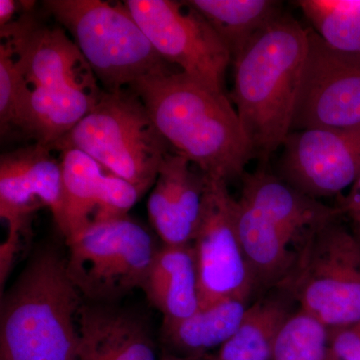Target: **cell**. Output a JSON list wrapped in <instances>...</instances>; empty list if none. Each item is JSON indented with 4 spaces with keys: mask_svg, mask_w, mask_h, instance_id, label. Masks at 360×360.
I'll return each instance as SVG.
<instances>
[{
    "mask_svg": "<svg viewBox=\"0 0 360 360\" xmlns=\"http://www.w3.org/2000/svg\"><path fill=\"white\" fill-rule=\"evenodd\" d=\"M129 89L141 98L174 153L202 174L225 181L245 174L255 156L224 91L174 70L142 78Z\"/></svg>",
    "mask_w": 360,
    "mask_h": 360,
    "instance_id": "obj_1",
    "label": "cell"
},
{
    "mask_svg": "<svg viewBox=\"0 0 360 360\" xmlns=\"http://www.w3.org/2000/svg\"><path fill=\"white\" fill-rule=\"evenodd\" d=\"M307 46V28L283 13L232 59L231 98L253 156L262 161L291 132Z\"/></svg>",
    "mask_w": 360,
    "mask_h": 360,
    "instance_id": "obj_2",
    "label": "cell"
},
{
    "mask_svg": "<svg viewBox=\"0 0 360 360\" xmlns=\"http://www.w3.org/2000/svg\"><path fill=\"white\" fill-rule=\"evenodd\" d=\"M341 213L264 168L243 174L236 225L257 290L281 286L310 239Z\"/></svg>",
    "mask_w": 360,
    "mask_h": 360,
    "instance_id": "obj_3",
    "label": "cell"
},
{
    "mask_svg": "<svg viewBox=\"0 0 360 360\" xmlns=\"http://www.w3.org/2000/svg\"><path fill=\"white\" fill-rule=\"evenodd\" d=\"M82 293L66 258L33 255L1 302V360H77Z\"/></svg>",
    "mask_w": 360,
    "mask_h": 360,
    "instance_id": "obj_4",
    "label": "cell"
},
{
    "mask_svg": "<svg viewBox=\"0 0 360 360\" xmlns=\"http://www.w3.org/2000/svg\"><path fill=\"white\" fill-rule=\"evenodd\" d=\"M44 6L70 32L105 91L129 89L142 78L172 71L124 2L46 0Z\"/></svg>",
    "mask_w": 360,
    "mask_h": 360,
    "instance_id": "obj_5",
    "label": "cell"
},
{
    "mask_svg": "<svg viewBox=\"0 0 360 360\" xmlns=\"http://www.w3.org/2000/svg\"><path fill=\"white\" fill-rule=\"evenodd\" d=\"M169 148L141 98L124 89L103 91L53 149L77 148L144 193L155 184Z\"/></svg>",
    "mask_w": 360,
    "mask_h": 360,
    "instance_id": "obj_6",
    "label": "cell"
},
{
    "mask_svg": "<svg viewBox=\"0 0 360 360\" xmlns=\"http://www.w3.org/2000/svg\"><path fill=\"white\" fill-rule=\"evenodd\" d=\"M276 290L328 329L360 321L359 238L336 221L322 227Z\"/></svg>",
    "mask_w": 360,
    "mask_h": 360,
    "instance_id": "obj_7",
    "label": "cell"
},
{
    "mask_svg": "<svg viewBox=\"0 0 360 360\" xmlns=\"http://www.w3.org/2000/svg\"><path fill=\"white\" fill-rule=\"evenodd\" d=\"M68 272L89 300H116L141 288L158 255L155 238L129 217L89 225L66 239Z\"/></svg>",
    "mask_w": 360,
    "mask_h": 360,
    "instance_id": "obj_8",
    "label": "cell"
},
{
    "mask_svg": "<svg viewBox=\"0 0 360 360\" xmlns=\"http://www.w3.org/2000/svg\"><path fill=\"white\" fill-rule=\"evenodd\" d=\"M205 177L200 221L191 243L200 307L224 300L248 302L257 286L239 239L236 198L229 193L227 181Z\"/></svg>",
    "mask_w": 360,
    "mask_h": 360,
    "instance_id": "obj_9",
    "label": "cell"
},
{
    "mask_svg": "<svg viewBox=\"0 0 360 360\" xmlns=\"http://www.w3.org/2000/svg\"><path fill=\"white\" fill-rule=\"evenodd\" d=\"M124 4L167 63L196 82L224 91L231 56L200 13L186 1L127 0Z\"/></svg>",
    "mask_w": 360,
    "mask_h": 360,
    "instance_id": "obj_10",
    "label": "cell"
},
{
    "mask_svg": "<svg viewBox=\"0 0 360 360\" xmlns=\"http://www.w3.org/2000/svg\"><path fill=\"white\" fill-rule=\"evenodd\" d=\"M0 34V45L11 54L18 72L16 96L32 89L101 90L65 28L45 25L32 11H23L18 20L1 27Z\"/></svg>",
    "mask_w": 360,
    "mask_h": 360,
    "instance_id": "obj_11",
    "label": "cell"
},
{
    "mask_svg": "<svg viewBox=\"0 0 360 360\" xmlns=\"http://www.w3.org/2000/svg\"><path fill=\"white\" fill-rule=\"evenodd\" d=\"M309 46L291 131L360 125V65L340 58L307 28Z\"/></svg>",
    "mask_w": 360,
    "mask_h": 360,
    "instance_id": "obj_12",
    "label": "cell"
},
{
    "mask_svg": "<svg viewBox=\"0 0 360 360\" xmlns=\"http://www.w3.org/2000/svg\"><path fill=\"white\" fill-rule=\"evenodd\" d=\"M281 158V179L317 198L352 187L360 175V125L291 131Z\"/></svg>",
    "mask_w": 360,
    "mask_h": 360,
    "instance_id": "obj_13",
    "label": "cell"
},
{
    "mask_svg": "<svg viewBox=\"0 0 360 360\" xmlns=\"http://www.w3.org/2000/svg\"><path fill=\"white\" fill-rule=\"evenodd\" d=\"M51 150L35 142L0 158V217L8 224V231L22 233L40 206L49 208L60 226L65 206L63 167Z\"/></svg>",
    "mask_w": 360,
    "mask_h": 360,
    "instance_id": "obj_14",
    "label": "cell"
},
{
    "mask_svg": "<svg viewBox=\"0 0 360 360\" xmlns=\"http://www.w3.org/2000/svg\"><path fill=\"white\" fill-rule=\"evenodd\" d=\"M63 174V222L65 239L89 225L129 217L142 195L136 186L112 174L77 148L61 149Z\"/></svg>",
    "mask_w": 360,
    "mask_h": 360,
    "instance_id": "obj_15",
    "label": "cell"
},
{
    "mask_svg": "<svg viewBox=\"0 0 360 360\" xmlns=\"http://www.w3.org/2000/svg\"><path fill=\"white\" fill-rule=\"evenodd\" d=\"M191 165L184 156L170 153L149 195V219L165 245H191L200 221L205 177Z\"/></svg>",
    "mask_w": 360,
    "mask_h": 360,
    "instance_id": "obj_16",
    "label": "cell"
},
{
    "mask_svg": "<svg viewBox=\"0 0 360 360\" xmlns=\"http://www.w3.org/2000/svg\"><path fill=\"white\" fill-rule=\"evenodd\" d=\"M77 360H158L141 321L99 305H82L77 317Z\"/></svg>",
    "mask_w": 360,
    "mask_h": 360,
    "instance_id": "obj_17",
    "label": "cell"
},
{
    "mask_svg": "<svg viewBox=\"0 0 360 360\" xmlns=\"http://www.w3.org/2000/svg\"><path fill=\"white\" fill-rule=\"evenodd\" d=\"M141 290L163 319L177 321L198 311V276L193 245L160 246Z\"/></svg>",
    "mask_w": 360,
    "mask_h": 360,
    "instance_id": "obj_18",
    "label": "cell"
},
{
    "mask_svg": "<svg viewBox=\"0 0 360 360\" xmlns=\"http://www.w3.org/2000/svg\"><path fill=\"white\" fill-rule=\"evenodd\" d=\"M248 307V302L224 300L200 307L186 319H163L161 336L169 348L168 354L196 359L221 347L238 330Z\"/></svg>",
    "mask_w": 360,
    "mask_h": 360,
    "instance_id": "obj_19",
    "label": "cell"
},
{
    "mask_svg": "<svg viewBox=\"0 0 360 360\" xmlns=\"http://www.w3.org/2000/svg\"><path fill=\"white\" fill-rule=\"evenodd\" d=\"M281 292L248 305L238 330L219 348L217 359L271 360L277 336L295 312L291 309L295 302Z\"/></svg>",
    "mask_w": 360,
    "mask_h": 360,
    "instance_id": "obj_20",
    "label": "cell"
},
{
    "mask_svg": "<svg viewBox=\"0 0 360 360\" xmlns=\"http://www.w3.org/2000/svg\"><path fill=\"white\" fill-rule=\"evenodd\" d=\"M222 40L232 59L260 30L281 14L274 0H189Z\"/></svg>",
    "mask_w": 360,
    "mask_h": 360,
    "instance_id": "obj_21",
    "label": "cell"
},
{
    "mask_svg": "<svg viewBox=\"0 0 360 360\" xmlns=\"http://www.w3.org/2000/svg\"><path fill=\"white\" fill-rule=\"evenodd\" d=\"M297 4L331 51L360 65V0H300Z\"/></svg>",
    "mask_w": 360,
    "mask_h": 360,
    "instance_id": "obj_22",
    "label": "cell"
},
{
    "mask_svg": "<svg viewBox=\"0 0 360 360\" xmlns=\"http://www.w3.org/2000/svg\"><path fill=\"white\" fill-rule=\"evenodd\" d=\"M328 338L326 326L297 310L277 336L271 360H326Z\"/></svg>",
    "mask_w": 360,
    "mask_h": 360,
    "instance_id": "obj_23",
    "label": "cell"
},
{
    "mask_svg": "<svg viewBox=\"0 0 360 360\" xmlns=\"http://www.w3.org/2000/svg\"><path fill=\"white\" fill-rule=\"evenodd\" d=\"M16 87L18 72L13 58L7 49L0 45V124L2 134L11 129Z\"/></svg>",
    "mask_w": 360,
    "mask_h": 360,
    "instance_id": "obj_24",
    "label": "cell"
},
{
    "mask_svg": "<svg viewBox=\"0 0 360 360\" xmlns=\"http://www.w3.org/2000/svg\"><path fill=\"white\" fill-rule=\"evenodd\" d=\"M329 352L341 360H360V321L328 329Z\"/></svg>",
    "mask_w": 360,
    "mask_h": 360,
    "instance_id": "obj_25",
    "label": "cell"
},
{
    "mask_svg": "<svg viewBox=\"0 0 360 360\" xmlns=\"http://www.w3.org/2000/svg\"><path fill=\"white\" fill-rule=\"evenodd\" d=\"M343 212H347L354 219L359 231V238L360 240V175L359 179L348 193L347 200L342 205Z\"/></svg>",
    "mask_w": 360,
    "mask_h": 360,
    "instance_id": "obj_26",
    "label": "cell"
},
{
    "mask_svg": "<svg viewBox=\"0 0 360 360\" xmlns=\"http://www.w3.org/2000/svg\"><path fill=\"white\" fill-rule=\"evenodd\" d=\"M20 2L14 0H0V26L4 27L13 22L14 15L18 13Z\"/></svg>",
    "mask_w": 360,
    "mask_h": 360,
    "instance_id": "obj_27",
    "label": "cell"
},
{
    "mask_svg": "<svg viewBox=\"0 0 360 360\" xmlns=\"http://www.w3.org/2000/svg\"><path fill=\"white\" fill-rule=\"evenodd\" d=\"M160 360H219L217 357L210 356V355H205V356L202 357H196V359H186V357H179L176 356V355L172 354H163L162 356L160 357Z\"/></svg>",
    "mask_w": 360,
    "mask_h": 360,
    "instance_id": "obj_28",
    "label": "cell"
},
{
    "mask_svg": "<svg viewBox=\"0 0 360 360\" xmlns=\"http://www.w3.org/2000/svg\"><path fill=\"white\" fill-rule=\"evenodd\" d=\"M326 360H341V359H338V357H336L335 354H331V352H329V349H328V357H326Z\"/></svg>",
    "mask_w": 360,
    "mask_h": 360,
    "instance_id": "obj_29",
    "label": "cell"
}]
</instances>
